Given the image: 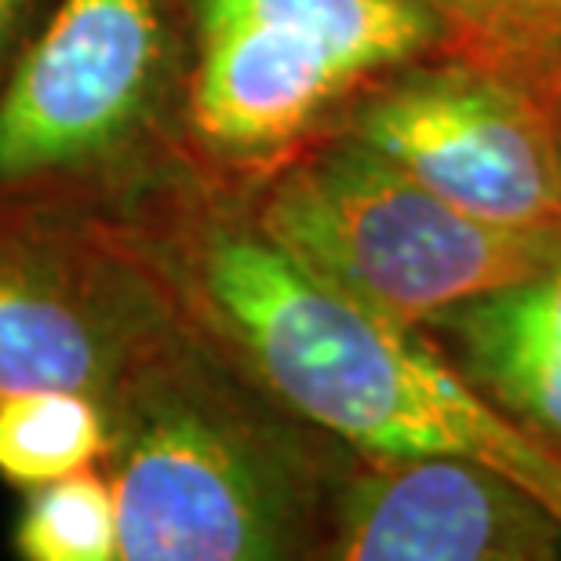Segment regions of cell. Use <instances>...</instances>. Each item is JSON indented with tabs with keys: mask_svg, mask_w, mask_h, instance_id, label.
Listing matches in <instances>:
<instances>
[{
	"mask_svg": "<svg viewBox=\"0 0 561 561\" xmlns=\"http://www.w3.org/2000/svg\"><path fill=\"white\" fill-rule=\"evenodd\" d=\"M423 332L503 420L561 463V249L536 274L437 313Z\"/></svg>",
	"mask_w": 561,
	"mask_h": 561,
	"instance_id": "9c48e42d",
	"label": "cell"
},
{
	"mask_svg": "<svg viewBox=\"0 0 561 561\" xmlns=\"http://www.w3.org/2000/svg\"><path fill=\"white\" fill-rule=\"evenodd\" d=\"M448 48L423 0H186L183 153L260 175L379 77Z\"/></svg>",
	"mask_w": 561,
	"mask_h": 561,
	"instance_id": "3957f363",
	"label": "cell"
},
{
	"mask_svg": "<svg viewBox=\"0 0 561 561\" xmlns=\"http://www.w3.org/2000/svg\"><path fill=\"white\" fill-rule=\"evenodd\" d=\"M329 561H561V518L507 470L456 453H351Z\"/></svg>",
	"mask_w": 561,
	"mask_h": 561,
	"instance_id": "ba28073f",
	"label": "cell"
},
{
	"mask_svg": "<svg viewBox=\"0 0 561 561\" xmlns=\"http://www.w3.org/2000/svg\"><path fill=\"white\" fill-rule=\"evenodd\" d=\"M186 0H55L0 92V197L95 201L179 139Z\"/></svg>",
	"mask_w": 561,
	"mask_h": 561,
	"instance_id": "5b68a950",
	"label": "cell"
},
{
	"mask_svg": "<svg viewBox=\"0 0 561 561\" xmlns=\"http://www.w3.org/2000/svg\"><path fill=\"white\" fill-rule=\"evenodd\" d=\"M533 92L540 95V103L547 110V121H551V136L558 146V164H561V59H554L547 70L533 77Z\"/></svg>",
	"mask_w": 561,
	"mask_h": 561,
	"instance_id": "4fadbf2b",
	"label": "cell"
},
{
	"mask_svg": "<svg viewBox=\"0 0 561 561\" xmlns=\"http://www.w3.org/2000/svg\"><path fill=\"white\" fill-rule=\"evenodd\" d=\"M11 543L26 561H121V518L110 478L84 467L30 489Z\"/></svg>",
	"mask_w": 561,
	"mask_h": 561,
	"instance_id": "8fae6325",
	"label": "cell"
},
{
	"mask_svg": "<svg viewBox=\"0 0 561 561\" xmlns=\"http://www.w3.org/2000/svg\"><path fill=\"white\" fill-rule=\"evenodd\" d=\"M106 412L121 561L321 558L351 448L274 401L183 313Z\"/></svg>",
	"mask_w": 561,
	"mask_h": 561,
	"instance_id": "7a4b0ae2",
	"label": "cell"
},
{
	"mask_svg": "<svg viewBox=\"0 0 561 561\" xmlns=\"http://www.w3.org/2000/svg\"><path fill=\"white\" fill-rule=\"evenodd\" d=\"M33 8H37V0H0V59L15 48Z\"/></svg>",
	"mask_w": 561,
	"mask_h": 561,
	"instance_id": "5bb4252c",
	"label": "cell"
},
{
	"mask_svg": "<svg viewBox=\"0 0 561 561\" xmlns=\"http://www.w3.org/2000/svg\"><path fill=\"white\" fill-rule=\"evenodd\" d=\"M175 302L84 205L0 197V398L117 394Z\"/></svg>",
	"mask_w": 561,
	"mask_h": 561,
	"instance_id": "8992f818",
	"label": "cell"
},
{
	"mask_svg": "<svg viewBox=\"0 0 561 561\" xmlns=\"http://www.w3.org/2000/svg\"><path fill=\"white\" fill-rule=\"evenodd\" d=\"M244 201L307 271L412 329L536 274L561 249V233L507 230L448 205L343 131L260 172Z\"/></svg>",
	"mask_w": 561,
	"mask_h": 561,
	"instance_id": "277c9868",
	"label": "cell"
},
{
	"mask_svg": "<svg viewBox=\"0 0 561 561\" xmlns=\"http://www.w3.org/2000/svg\"><path fill=\"white\" fill-rule=\"evenodd\" d=\"M329 131L357 139L448 205L525 233H561V164L533 84L445 51L379 77Z\"/></svg>",
	"mask_w": 561,
	"mask_h": 561,
	"instance_id": "52a82bcc",
	"label": "cell"
},
{
	"mask_svg": "<svg viewBox=\"0 0 561 561\" xmlns=\"http://www.w3.org/2000/svg\"><path fill=\"white\" fill-rule=\"evenodd\" d=\"M110 453V412L84 390H22L0 398V478L37 489Z\"/></svg>",
	"mask_w": 561,
	"mask_h": 561,
	"instance_id": "30bf717a",
	"label": "cell"
},
{
	"mask_svg": "<svg viewBox=\"0 0 561 561\" xmlns=\"http://www.w3.org/2000/svg\"><path fill=\"white\" fill-rule=\"evenodd\" d=\"M110 238L244 376L351 453H456L507 470L561 518V463L503 420L423 329L288 255L244 190L179 150L84 201Z\"/></svg>",
	"mask_w": 561,
	"mask_h": 561,
	"instance_id": "6da1fadb",
	"label": "cell"
},
{
	"mask_svg": "<svg viewBox=\"0 0 561 561\" xmlns=\"http://www.w3.org/2000/svg\"><path fill=\"white\" fill-rule=\"evenodd\" d=\"M448 48L529 84L561 59V0H423Z\"/></svg>",
	"mask_w": 561,
	"mask_h": 561,
	"instance_id": "7c38bea8",
	"label": "cell"
}]
</instances>
